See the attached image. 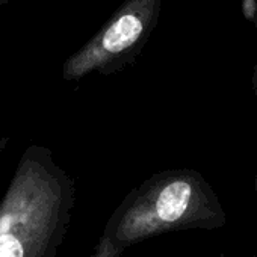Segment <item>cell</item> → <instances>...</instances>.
<instances>
[{
    "instance_id": "4",
    "label": "cell",
    "mask_w": 257,
    "mask_h": 257,
    "mask_svg": "<svg viewBox=\"0 0 257 257\" xmlns=\"http://www.w3.org/2000/svg\"><path fill=\"white\" fill-rule=\"evenodd\" d=\"M124 252V249L115 246L110 240H107L106 237H100L98 243L95 245L94 251L88 255V257H119Z\"/></svg>"
},
{
    "instance_id": "3",
    "label": "cell",
    "mask_w": 257,
    "mask_h": 257,
    "mask_svg": "<svg viewBox=\"0 0 257 257\" xmlns=\"http://www.w3.org/2000/svg\"><path fill=\"white\" fill-rule=\"evenodd\" d=\"M162 8V0H124L103 28L62 65V79L74 82L91 73L113 74L131 67L152 32Z\"/></svg>"
},
{
    "instance_id": "1",
    "label": "cell",
    "mask_w": 257,
    "mask_h": 257,
    "mask_svg": "<svg viewBox=\"0 0 257 257\" xmlns=\"http://www.w3.org/2000/svg\"><path fill=\"white\" fill-rule=\"evenodd\" d=\"M76 206V180L40 144L20 156L0 200V257H56Z\"/></svg>"
},
{
    "instance_id": "5",
    "label": "cell",
    "mask_w": 257,
    "mask_h": 257,
    "mask_svg": "<svg viewBox=\"0 0 257 257\" xmlns=\"http://www.w3.org/2000/svg\"><path fill=\"white\" fill-rule=\"evenodd\" d=\"M8 141H10V137H0V159H2V155L8 146Z\"/></svg>"
},
{
    "instance_id": "8",
    "label": "cell",
    "mask_w": 257,
    "mask_h": 257,
    "mask_svg": "<svg viewBox=\"0 0 257 257\" xmlns=\"http://www.w3.org/2000/svg\"><path fill=\"white\" fill-rule=\"evenodd\" d=\"M215 257H225V255H215Z\"/></svg>"
},
{
    "instance_id": "9",
    "label": "cell",
    "mask_w": 257,
    "mask_h": 257,
    "mask_svg": "<svg viewBox=\"0 0 257 257\" xmlns=\"http://www.w3.org/2000/svg\"><path fill=\"white\" fill-rule=\"evenodd\" d=\"M248 257H257V255H248Z\"/></svg>"
},
{
    "instance_id": "7",
    "label": "cell",
    "mask_w": 257,
    "mask_h": 257,
    "mask_svg": "<svg viewBox=\"0 0 257 257\" xmlns=\"http://www.w3.org/2000/svg\"><path fill=\"white\" fill-rule=\"evenodd\" d=\"M254 82H255V91H257V70H255V76H254Z\"/></svg>"
},
{
    "instance_id": "6",
    "label": "cell",
    "mask_w": 257,
    "mask_h": 257,
    "mask_svg": "<svg viewBox=\"0 0 257 257\" xmlns=\"http://www.w3.org/2000/svg\"><path fill=\"white\" fill-rule=\"evenodd\" d=\"M8 2H11V0H0V5H5V4H8Z\"/></svg>"
},
{
    "instance_id": "2",
    "label": "cell",
    "mask_w": 257,
    "mask_h": 257,
    "mask_svg": "<svg viewBox=\"0 0 257 257\" xmlns=\"http://www.w3.org/2000/svg\"><path fill=\"white\" fill-rule=\"evenodd\" d=\"M227 215L206 179L195 170L155 173L128 192L110 213L101 236L121 249L182 230L224 227Z\"/></svg>"
}]
</instances>
